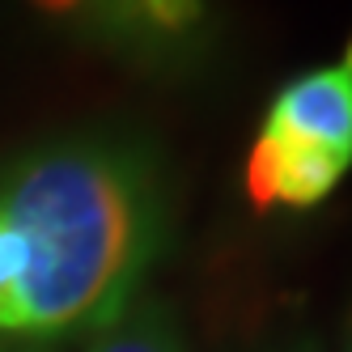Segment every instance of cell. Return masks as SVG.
<instances>
[{
    "label": "cell",
    "instance_id": "obj_2",
    "mask_svg": "<svg viewBox=\"0 0 352 352\" xmlns=\"http://www.w3.org/2000/svg\"><path fill=\"white\" fill-rule=\"evenodd\" d=\"M56 30L148 77H183L212 47L208 0H26Z\"/></svg>",
    "mask_w": 352,
    "mask_h": 352
},
{
    "label": "cell",
    "instance_id": "obj_5",
    "mask_svg": "<svg viewBox=\"0 0 352 352\" xmlns=\"http://www.w3.org/2000/svg\"><path fill=\"white\" fill-rule=\"evenodd\" d=\"M238 352H331V344H327L318 331H306V327H293V331H272L255 344H246Z\"/></svg>",
    "mask_w": 352,
    "mask_h": 352
},
{
    "label": "cell",
    "instance_id": "obj_3",
    "mask_svg": "<svg viewBox=\"0 0 352 352\" xmlns=\"http://www.w3.org/2000/svg\"><path fill=\"white\" fill-rule=\"evenodd\" d=\"M255 144L352 170V34L331 64L297 72L272 94Z\"/></svg>",
    "mask_w": 352,
    "mask_h": 352
},
{
    "label": "cell",
    "instance_id": "obj_1",
    "mask_svg": "<svg viewBox=\"0 0 352 352\" xmlns=\"http://www.w3.org/2000/svg\"><path fill=\"white\" fill-rule=\"evenodd\" d=\"M170 238V166L144 132L98 123L0 157V340H85L144 293Z\"/></svg>",
    "mask_w": 352,
    "mask_h": 352
},
{
    "label": "cell",
    "instance_id": "obj_7",
    "mask_svg": "<svg viewBox=\"0 0 352 352\" xmlns=\"http://www.w3.org/2000/svg\"><path fill=\"white\" fill-rule=\"evenodd\" d=\"M0 352H56V348H47V344H5L0 340Z\"/></svg>",
    "mask_w": 352,
    "mask_h": 352
},
{
    "label": "cell",
    "instance_id": "obj_4",
    "mask_svg": "<svg viewBox=\"0 0 352 352\" xmlns=\"http://www.w3.org/2000/svg\"><path fill=\"white\" fill-rule=\"evenodd\" d=\"M81 352H187L183 318L157 293H140L119 318L85 336Z\"/></svg>",
    "mask_w": 352,
    "mask_h": 352
},
{
    "label": "cell",
    "instance_id": "obj_6",
    "mask_svg": "<svg viewBox=\"0 0 352 352\" xmlns=\"http://www.w3.org/2000/svg\"><path fill=\"white\" fill-rule=\"evenodd\" d=\"M336 352H352V306H348V314L340 322V344H336Z\"/></svg>",
    "mask_w": 352,
    "mask_h": 352
}]
</instances>
